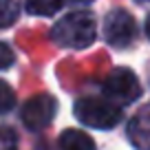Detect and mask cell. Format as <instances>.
Returning a JSON list of instances; mask_svg holds the SVG:
<instances>
[{
  "mask_svg": "<svg viewBox=\"0 0 150 150\" xmlns=\"http://www.w3.org/2000/svg\"><path fill=\"white\" fill-rule=\"evenodd\" d=\"M97 35V20L91 11H71L51 29V40L64 49H86Z\"/></svg>",
  "mask_w": 150,
  "mask_h": 150,
  "instance_id": "cell-1",
  "label": "cell"
},
{
  "mask_svg": "<svg viewBox=\"0 0 150 150\" xmlns=\"http://www.w3.org/2000/svg\"><path fill=\"white\" fill-rule=\"evenodd\" d=\"M75 117L80 119V124L88 128H99V130H108L115 128L122 119V106L108 102L106 97H84L75 104Z\"/></svg>",
  "mask_w": 150,
  "mask_h": 150,
  "instance_id": "cell-2",
  "label": "cell"
},
{
  "mask_svg": "<svg viewBox=\"0 0 150 150\" xmlns=\"http://www.w3.org/2000/svg\"><path fill=\"white\" fill-rule=\"evenodd\" d=\"M102 91H104V97L108 102L117 104V106H126V104L135 102L141 95V84L130 69H124L122 66V69H115L106 77Z\"/></svg>",
  "mask_w": 150,
  "mask_h": 150,
  "instance_id": "cell-3",
  "label": "cell"
},
{
  "mask_svg": "<svg viewBox=\"0 0 150 150\" xmlns=\"http://www.w3.org/2000/svg\"><path fill=\"white\" fill-rule=\"evenodd\" d=\"M137 35L135 18L126 9H112L104 18V38L115 49H126Z\"/></svg>",
  "mask_w": 150,
  "mask_h": 150,
  "instance_id": "cell-4",
  "label": "cell"
},
{
  "mask_svg": "<svg viewBox=\"0 0 150 150\" xmlns=\"http://www.w3.org/2000/svg\"><path fill=\"white\" fill-rule=\"evenodd\" d=\"M55 110H57V102L55 97L42 93V95H35L31 97L22 108V122L29 130H42L44 126L53 122L55 117Z\"/></svg>",
  "mask_w": 150,
  "mask_h": 150,
  "instance_id": "cell-5",
  "label": "cell"
},
{
  "mask_svg": "<svg viewBox=\"0 0 150 150\" xmlns=\"http://www.w3.org/2000/svg\"><path fill=\"white\" fill-rule=\"evenodd\" d=\"M148 106H141L139 112L132 117L130 126H128V137L132 139V144L137 146L139 150H148Z\"/></svg>",
  "mask_w": 150,
  "mask_h": 150,
  "instance_id": "cell-6",
  "label": "cell"
},
{
  "mask_svg": "<svg viewBox=\"0 0 150 150\" xmlns=\"http://www.w3.org/2000/svg\"><path fill=\"white\" fill-rule=\"evenodd\" d=\"M60 150H97L91 135L77 128H69L60 135Z\"/></svg>",
  "mask_w": 150,
  "mask_h": 150,
  "instance_id": "cell-7",
  "label": "cell"
},
{
  "mask_svg": "<svg viewBox=\"0 0 150 150\" xmlns=\"http://www.w3.org/2000/svg\"><path fill=\"white\" fill-rule=\"evenodd\" d=\"M64 0H27V11L31 16H55L62 9Z\"/></svg>",
  "mask_w": 150,
  "mask_h": 150,
  "instance_id": "cell-8",
  "label": "cell"
},
{
  "mask_svg": "<svg viewBox=\"0 0 150 150\" xmlns=\"http://www.w3.org/2000/svg\"><path fill=\"white\" fill-rule=\"evenodd\" d=\"M20 0H0V29H7L18 20L20 16Z\"/></svg>",
  "mask_w": 150,
  "mask_h": 150,
  "instance_id": "cell-9",
  "label": "cell"
},
{
  "mask_svg": "<svg viewBox=\"0 0 150 150\" xmlns=\"http://www.w3.org/2000/svg\"><path fill=\"white\" fill-rule=\"evenodd\" d=\"M16 104V93L7 82L0 80V112H9Z\"/></svg>",
  "mask_w": 150,
  "mask_h": 150,
  "instance_id": "cell-10",
  "label": "cell"
},
{
  "mask_svg": "<svg viewBox=\"0 0 150 150\" xmlns=\"http://www.w3.org/2000/svg\"><path fill=\"white\" fill-rule=\"evenodd\" d=\"M0 150H18V135L13 128L0 126Z\"/></svg>",
  "mask_w": 150,
  "mask_h": 150,
  "instance_id": "cell-11",
  "label": "cell"
},
{
  "mask_svg": "<svg viewBox=\"0 0 150 150\" xmlns=\"http://www.w3.org/2000/svg\"><path fill=\"white\" fill-rule=\"evenodd\" d=\"M11 64H13V51H11L5 42H0V71L9 69Z\"/></svg>",
  "mask_w": 150,
  "mask_h": 150,
  "instance_id": "cell-12",
  "label": "cell"
},
{
  "mask_svg": "<svg viewBox=\"0 0 150 150\" xmlns=\"http://www.w3.org/2000/svg\"><path fill=\"white\" fill-rule=\"evenodd\" d=\"M71 2H75V5H86V2H91V0H71Z\"/></svg>",
  "mask_w": 150,
  "mask_h": 150,
  "instance_id": "cell-13",
  "label": "cell"
},
{
  "mask_svg": "<svg viewBox=\"0 0 150 150\" xmlns=\"http://www.w3.org/2000/svg\"><path fill=\"white\" fill-rule=\"evenodd\" d=\"M137 2H146V0H137Z\"/></svg>",
  "mask_w": 150,
  "mask_h": 150,
  "instance_id": "cell-14",
  "label": "cell"
}]
</instances>
